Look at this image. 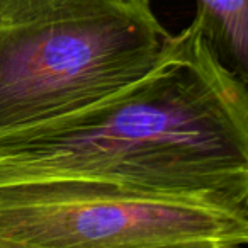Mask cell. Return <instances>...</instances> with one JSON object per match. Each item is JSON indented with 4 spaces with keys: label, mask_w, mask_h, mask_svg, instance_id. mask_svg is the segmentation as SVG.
I'll use <instances>...</instances> for the list:
<instances>
[{
    "label": "cell",
    "mask_w": 248,
    "mask_h": 248,
    "mask_svg": "<svg viewBox=\"0 0 248 248\" xmlns=\"http://www.w3.org/2000/svg\"><path fill=\"white\" fill-rule=\"evenodd\" d=\"M133 0H0V24H19Z\"/></svg>",
    "instance_id": "obj_5"
},
{
    "label": "cell",
    "mask_w": 248,
    "mask_h": 248,
    "mask_svg": "<svg viewBox=\"0 0 248 248\" xmlns=\"http://www.w3.org/2000/svg\"><path fill=\"white\" fill-rule=\"evenodd\" d=\"M172 38L146 0L0 24V135L131 85L162 60Z\"/></svg>",
    "instance_id": "obj_2"
},
{
    "label": "cell",
    "mask_w": 248,
    "mask_h": 248,
    "mask_svg": "<svg viewBox=\"0 0 248 248\" xmlns=\"http://www.w3.org/2000/svg\"><path fill=\"white\" fill-rule=\"evenodd\" d=\"M34 179L116 184L248 216V89L190 24L135 83L0 135V184Z\"/></svg>",
    "instance_id": "obj_1"
},
{
    "label": "cell",
    "mask_w": 248,
    "mask_h": 248,
    "mask_svg": "<svg viewBox=\"0 0 248 248\" xmlns=\"http://www.w3.org/2000/svg\"><path fill=\"white\" fill-rule=\"evenodd\" d=\"M196 2L192 24L206 48L228 73L248 89V0Z\"/></svg>",
    "instance_id": "obj_4"
},
{
    "label": "cell",
    "mask_w": 248,
    "mask_h": 248,
    "mask_svg": "<svg viewBox=\"0 0 248 248\" xmlns=\"http://www.w3.org/2000/svg\"><path fill=\"white\" fill-rule=\"evenodd\" d=\"M248 216L85 179L0 184V248H241Z\"/></svg>",
    "instance_id": "obj_3"
}]
</instances>
